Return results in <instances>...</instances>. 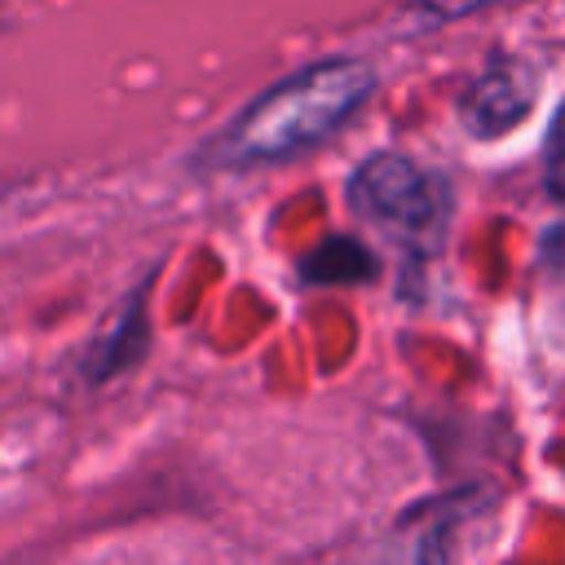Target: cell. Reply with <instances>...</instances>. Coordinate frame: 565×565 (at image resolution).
Returning <instances> with one entry per match:
<instances>
[{
	"label": "cell",
	"instance_id": "cell-5",
	"mask_svg": "<svg viewBox=\"0 0 565 565\" xmlns=\"http://www.w3.org/2000/svg\"><path fill=\"white\" fill-rule=\"evenodd\" d=\"M543 177H547V190L556 199H565V106L547 132V146H543Z\"/></svg>",
	"mask_w": 565,
	"mask_h": 565
},
{
	"label": "cell",
	"instance_id": "cell-3",
	"mask_svg": "<svg viewBox=\"0 0 565 565\" xmlns=\"http://www.w3.org/2000/svg\"><path fill=\"white\" fill-rule=\"evenodd\" d=\"M534 102V75L525 66H490L459 102V115H463V128L477 132V137H490V132H508Z\"/></svg>",
	"mask_w": 565,
	"mask_h": 565
},
{
	"label": "cell",
	"instance_id": "cell-4",
	"mask_svg": "<svg viewBox=\"0 0 565 565\" xmlns=\"http://www.w3.org/2000/svg\"><path fill=\"white\" fill-rule=\"evenodd\" d=\"M459 512L455 508H428L424 516L406 521L380 552L375 565H446L450 561V534Z\"/></svg>",
	"mask_w": 565,
	"mask_h": 565
},
{
	"label": "cell",
	"instance_id": "cell-1",
	"mask_svg": "<svg viewBox=\"0 0 565 565\" xmlns=\"http://www.w3.org/2000/svg\"><path fill=\"white\" fill-rule=\"evenodd\" d=\"M371 93L362 62H318L265 88L216 141V163H269L331 137Z\"/></svg>",
	"mask_w": 565,
	"mask_h": 565
},
{
	"label": "cell",
	"instance_id": "cell-2",
	"mask_svg": "<svg viewBox=\"0 0 565 565\" xmlns=\"http://www.w3.org/2000/svg\"><path fill=\"white\" fill-rule=\"evenodd\" d=\"M349 199L371 221L406 230V234H419L441 216V185L402 154H371L353 172Z\"/></svg>",
	"mask_w": 565,
	"mask_h": 565
}]
</instances>
